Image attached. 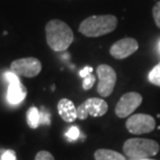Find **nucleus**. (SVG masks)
Returning a JSON list of instances; mask_svg holds the SVG:
<instances>
[{"label":"nucleus","mask_w":160,"mask_h":160,"mask_svg":"<svg viewBox=\"0 0 160 160\" xmlns=\"http://www.w3.org/2000/svg\"><path fill=\"white\" fill-rule=\"evenodd\" d=\"M149 81L152 84L160 86V62L156 65L149 73Z\"/></svg>","instance_id":"4468645a"},{"label":"nucleus","mask_w":160,"mask_h":160,"mask_svg":"<svg viewBox=\"0 0 160 160\" xmlns=\"http://www.w3.org/2000/svg\"><path fill=\"white\" fill-rule=\"evenodd\" d=\"M34 160H55V159H54L53 155L48 151H40L36 155Z\"/></svg>","instance_id":"a211bd4d"},{"label":"nucleus","mask_w":160,"mask_h":160,"mask_svg":"<svg viewBox=\"0 0 160 160\" xmlns=\"http://www.w3.org/2000/svg\"><path fill=\"white\" fill-rule=\"evenodd\" d=\"M0 160H17L15 151H12V150H6V151L2 153Z\"/></svg>","instance_id":"6ab92c4d"},{"label":"nucleus","mask_w":160,"mask_h":160,"mask_svg":"<svg viewBox=\"0 0 160 160\" xmlns=\"http://www.w3.org/2000/svg\"><path fill=\"white\" fill-rule=\"evenodd\" d=\"M57 110L60 118L67 123H73L77 119V108L69 99H60L57 103Z\"/></svg>","instance_id":"9b49d317"},{"label":"nucleus","mask_w":160,"mask_h":160,"mask_svg":"<svg viewBox=\"0 0 160 160\" xmlns=\"http://www.w3.org/2000/svg\"><path fill=\"white\" fill-rule=\"evenodd\" d=\"M153 18H154V21L157 27L160 28V1H158L153 8Z\"/></svg>","instance_id":"f3484780"},{"label":"nucleus","mask_w":160,"mask_h":160,"mask_svg":"<svg viewBox=\"0 0 160 160\" xmlns=\"http://www.w3.org/2000/svg\"><path fill=\"white\" fill-rule=\"evenodd\" d=\"M46 41L51 49L56 52L67 50L74 41L71 27L58 19H53L46 24Z\"/></svg>","instance_id":"f257e3e1"},{"label":"nucleus","mask_w":160,"mask_h":160,"mask_svg":"<svg viewBox=\"0 0 160 160\" xmlns=\"http://www.w3.org/2000/svg\"><path fill=\"white\" fill-rule=\"evenodd\" d=\"M11 71L18 76L33 78L41 73L42 62L36 57L19 58L11 63Z\"/></svg>","instance_id":"39448f33"},{"label":"nucleus","mask_w":160,"mask_h":160,"mask_svg":"<svg viewBox=\"0 0 160 160\" xmlns=\"http://www.w3.org/2000/svg\"><path fill=\"white\" fill-rule=\"evenodd\" d=\"M108 110V104L101 98H89L77 107V119L85 120L88 117L99 118Z\"/></svg>","instance_id":"423d86ee"},{"label":"nucleus","mask_w":160,"mask_h":160,"mask_svg":"<svg viewBox=\"0 0 160 160\" xmlns=\"http://www.w3.org/2000/svg\"><path fill=\"white\" fill-rule=\"evenodd\" d=\"M156 122L152 116L145 113H135L129 117L126 122V128L132 134H143L152 132L155 129Z\"/></svg>","instance_id":"0eeeda50"},{"label":"nucleus","mask_w":160,"mask_h":160,"mask_svg":"<svg viewBox=\"0 0 160 160\" xmlns=\"http://www.w3.org/2000/svg\"><path fill=\"white\" fill-rule=\"evenodd\" d=\"M159 49H160V44H159Z\"/></svg>","instance_id":"4be33fe9"},{"label":"nucleus","mask_w":160,"mask_h":160,"mask_svg":"<svg viewBox=\"0 0 160 160\" xmlns=\"http://www.w3.org/2000/svg\"><path fill=\"white\" fill-rule=\"evenodd\" d=\"M95 81H96V77L92 74V72L86 74L84 77H83V82H82L83 89H85V91L91 89L92 88V85H94Z\"/></svg>","instance_id":"2eb2a0df"},{"label":"nucleus","mask_w":160,"mask_h":160,"mask_svg":"<svg viewBox=\"0 0 160 160\" xmlns=\"http://www.w3.org/2000/svg\"><path fill=\"white\" fill-rule=\"evenodd\" d=\"M26 119H27V124L28 126L32 129H36L41 125V113L40 110L37 107H30L27 111L26 114Z\"/></svg>","instance_id":"ddd939ff"},{"label":"nucleus","mask_w":160,"mask_h":160,"mask_svg":"<svg viewBox=\"0 0 160 160\" xmlns=\"http://www.w3.org/2000/svg\"><path fill=\"white\" fill-rule=\"evenodd\" d=\"M4 77L6 81L8 82V101L12 105H18L26 98L27 89L22 84V82L19 79L18 75L15 73L6 72L4 74Z\"/></svg>","instance_id":"1a4fd4ad"},{"label":"nucleus","mask_w":160,"mask_h":160,"mask_svg":"<svg viewBox=\"0 0 160 160\" xmlns=\"http://www.w3.org/2000/svg\"><path fill=\"white\" fill-rule=\"evenodd\" d=\"M97 75L99 78L98 94L103 98H106L112 94L117 83V73L108 65H100L97 68Z\"/></svg>","instance_id":"20e7f679"},{"label":"nucleus","mask_w":160,"mask_h":160,"mask_svg":"<svg viewBox=\"0 0 160 160\" xmlns=\"http://www.w3.org/2000/svg\"><path fill=\"white\" fill-rule=\"evenodd\" d=\"M138 49V43L133 38H124L117 41L110 47L109 53L116 59H124L132 55Z\"/></svg>","instance_id":"9d476101"},{"label":"nucleus","mask_w":160,"mask_h":160,"mask_svg":"<svg viewBox=\"0 0 160 160\" xmlns=\"http://www.w3.org/2000/svg\"><path fill=\"white\" fill-rule=\"evenodd\" d=\"M142 95L135 92H129L124 94L121 97L119 102L116 105V114L120 119L130 117L134 110L142 104Z\"/></svg>","instance_id":"6e6552de"},{"label":"nucleus","mask_w":160,"mask_h":160,"mask_svg":"<svg viewBox=\"0 0 160 160\" xmlns=\"http://www.w3.org/2000/svg\"><path fill=\"white\" fill-rule=\"evenodd\" d=\"M142 160H154V159H148V158H146V159H142Z\"/></svg>","instance_id":"412c9836"},{"label":"nucleus","mask_w":160,"mask_h":160,"mask_svg":"<svg viewBox=\"0 0 160 160\" xmlns=\"http://www.w3.org/2000/svg\"><path fill=\"white\" fill-rule=\"evenodd\" d=\"M123 151L127 157L142 160L155 156L159 152L157 142L148 138H129L125 142Z\"/></svg>","instance_id":"7ed1b4c3"},{"label":"nucleus","mask_w":160,"mask_h":160,"mask_svg":"<svg viewBox=\"0 0 160 160\" xmlns=\"http://www.w3.org/2000/svg\"><path fill=\"white\" fill-rule=\"evenodd\" d=\"M41 113V125H49L50 124V114L47 110H40Z\"/></svg>","instance_id":"aec40b11"},{"label":"nucleus","mask_w":160,"mask_h":160,"mask_svg":"<svg viewBox=\"0 0 160 160\" xmlns=\"http://www.w3.org/2000/svg\"><path fill=\"white\" fill-rule=\"evenodd\" d=\"M79 134H80V132H79L78 128L76 126H72L68 131H67L66 135L70 140H76L79 137Z\"/></svg>","instance_id":"dca6fc26"},{"label":"nucleus","mask_w":160,"mask_h":160,"mask_svg":"<svg viewBox=\"0 0 160 160\" xmlns=\"http://www.w3.org/2000/svg\"><path fill=\"white\" fill-rule=\"evenodd\" d=\"M118 19L113 15L91 16L79 25V32L88 38H98L108 34L116 29Z\"/></svg>","instance_id":"f03ea898"},{"label":"nucleus","mask_w":160,"mask_h":160,"mask_svg":"<svg viewBox=\"0 0 160 160\" xmlns=\"http://www.w3.org/2000/svg\"><path fill=\"white\" fill-rule=\"evenodd\" d=\"M94 156L96 160H126V157L121 153L108 149H99Z\"/></svg>","instance_id":"f8f14e48"}]
</instances>
